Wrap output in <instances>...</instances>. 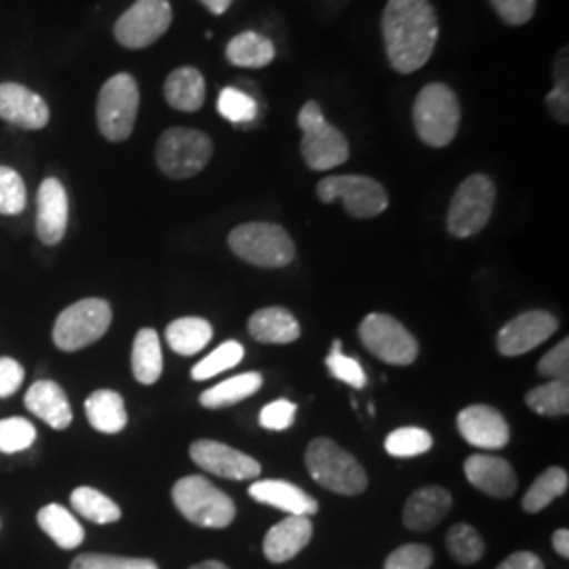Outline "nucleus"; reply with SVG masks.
I'll return each instance as SVG.
<instances>
[{"instance_id":"1","label":"nucleus","mask_w":569,"mask_h":569,"mask_svg":"<svg viewBox=\"0 0 569 569\" xmlns=\"http://www.w3.org/2000/svg\"><path fill=\"white\" fill-rule=\"evenodd\" d=\"M382 34L390 66L411 74L430 60L439 39V20L428 0H388Z\"/></svg>"},{"instance_id":"2","label":"nucleus","mask_w":569,"mask_h":569,"mask_svg":"<svg viewBox=\"0 0 569 569\" xmlns=\"http://www.w3.org/2000/svg\"><path fill=\"white\" fill-rule=\"evenodd\" d=\"M306 467L310 477L333 493L359 496L367 489L366 468L331 439H315L306 449Z\"/></svg>"},{"instance_id":"3","label":"nucleus","mask_w":569,"mask_h":569,"mask_svg":"<svg viewBox=\"0 0 569 569\" xmlns=\"http://www.w3.org/2000/svg\"><path fill=\"white\" fill-rule=\"evenodd\" d=\"M171 498L176 509L197 528L224 529L237 517L232 498L201 475L180 479L171 489Z\"/></svg>"},{"instance_id":"4","label":"nucleus","mask_w":569,"mask_h":569,"mask_svg":"<svg viewBox=\"0 0 569 569\" xmlns=\"http://www.w3.org/2000/svg\"><path fill=\"white\" fill-rule=\"evenodd\" d=\"M413 127L430 148L453 142L460 127V102L453 89L443 82L427 84L413 103Z\"/></svg>"},{"instance_id":"5","label":"nucleus","mask_w":569,"mask_h":569,"mask_svg":"<svg viewBox=\"0 0 569 569\" xmlns=\"http://www.w3.org/2000/svg\"><path fill=\"white\" fill-rule=\"evenodd\" d=\"M228 244L237 258L260 268H283L296 258V244L287 230L266 222L237 226L228 234Z\"/></svg>"},{"instance_id":"6","label":"nucleus","mask_w":569,"mask_h":569,"mask_svg":"<svg viewBox=\"0 0 569 569\" xmlns=\"http://www.w3.org/2000/svg\"><path fill=\"white\" fill-rule=\"evenodd\" d=\"M211 138L188 127L167 129L157 143V164L171 180L194 178L211 161Z\"/></svg>"},{"instance_id":"7","label":"nucleus","mask_w":569,"mask_h":569,"mask_svg":"<svg viewBox=\"0 0 569 569\" xmlns=\"http://www.w3.org/2000/svg\"><path fill=\"white\" fill-rule=\"evenodd\" d=\"M298 124L302 129V157L310 169L329 171L348 161V142L342 131L327 121L319 103L306 102L298 114Z\"/></svg>"},{"instance_id":"8","label":"nucleus","mask_w":569,"mask_h":569,"mask_svg":"<svg viewBox=\"0 0 569 569\" xmlns=\"http://www.w3.org/2000/svg\"><path fill=\"white\" fill-rule=\"evenodd\" d=\"M140 87L131 74H114L103 82L98 98V127L110 142H124L136 127Z\"/></svg>"},{"instance_id":"9","label":"nucleus","mask_w":569,"mask_h":569,"mask_svg":"<svg viewBox=\"0 0 569 569\" xmlns=\"http://www.w3.org/2000/svg\"><path fill=\"white\" fill-rule=\"evenodd\" d=\"M112 323V310L106 300L87 298L68 306L53 327V342L63 352H77L96 345Z\"/></svg>"},{"instance_id":"10","label":"nucleus","mask_w":569,"mask_h":569,"mask_svg":"<svg viewBox=\"0 0 569 569\" xmlns=\"http://www.w3.org/2000/svg\"><path fill=\"white\" fill-rule=\"evenodd\" d=\"M496 203V188L488 176H470L456 190L448 211V230L458 239H468L488 226Z\"/></svg>"},{"instance_id":"11","label":"nucleus","mask_w":569,"mask_h":569,"mask_svg":"<svg viewBox=\"0 0 569 569\" xmlns=\"http://www.w3.org/2000/svg\"><path fill=\"white\" fill-rule=\"evenodd\" d=\"M317 194L323 203L342 201L352 218H376L385 213L388 194L385 186L366 176H329L317 186Z\"/></svg>"},{"instance_id":"12","label":"nucleus","mask_w":569,"mask_h":569,"mask_svg":"<svg viewBox=\"0 0 569 569\" xmlns=\"http://www.w3.org/2000/svg\"><path fill=\"white\" fill-rule=\"evenodd\" d=\"M359 338L367 350L388 366H411L418 359L420 346L397 319L373 312L359 326Z\"/></svg>"},{"instance_id":"13","label":"nucleus","mask_w":569,"mask_h":569,"mask_svg":"<svg viewBox=\"0 0 569 569\" xmlns=\"http://www.w3.org/2000/svg\"><path fill=\"white\" fill-rule=\"evenodd\" d=\"M171 21L169 0H136L114 23V37L124 49H146L163 37Z\"/></svg>"},{"instance_id":"14","label":"nucleus","mask_w":569,"mask_h":569,"mask_svg":"<svg viewBox=\"0 0 569 569\" xmlns=\"http://www.w3.org/2000/svg\"><path fill=\"white\" fill-rule=\"evenodd\" d=\"M190 458L197 467L203 468L207 472L232 481L256 479L262 472V467L256 458L213 439L194 441L190 446Z\"/></svg>"},{"instance_id":"15","label":"nucleus","mask_w":569,"mask_h":569,"mask_svg":"<svg viewBox=\"0 0 569 569\" xmlns=\"http://www.w3.org/2000/svg\"><path fill=\"white\" fill-rule=\"evenodd\" d=\"M559 329V321L547 310H529L509 321L498 333V350L505 357H519L545 345Z\"/></svg>"},{"instance_id":"16","label":"nucleus","mask_w":569,"mask_h":569,"mask_svg":"<svg viewBox=\"0 0 569 569\" xmlns=\"http://www.w3.org/2000/svg\"><path fill=\"white\" fill-rule=\"evenodd\" d=\"M458 430L468 446L479 449L507 448L510 439L509 422L489 406H468L458 413Z\"/></svg>"},{"instance_id":"17","label":"nucleus","mask_w":569,"mask_h":569,"mask_svg":"<svg viewBox=\"0 0 569 569\" xmlns=\"http://www.w3.org/2000/svg\"><path fill=\"white\" fill-rule=\"evenodd\" d=\"M49 106L39 93L30 91L20 82L0 84V119L21 129L37 131L49 122Z\"/></svg>"},{"instance_id":"18","label":"nucleus","mask_w":569,"mask_h":569,"mask_svg":"<svg viewBox=\"0 0 569 569\" xmlns=\"http://www.w3.org/2000/svg\"><path fill=\"white\" fill-rule=\"evenodd\" d=\"M468 483L493 498H510L517 491V475L505 458L475 453L465 462Z\"/></svg>"},{"instance_id":"19","label":"nucleus","mask_w":569,"mask_h":569,"mask_svg":"<svg viewBox=\"0 0 569 569\" xmlns=\"http://www.w3.org/2000/svg\"><path fill=\"white\" fill-rule=\"evenodd\" d=\"M68 228V194L60 180L47 178L39 188L37 234L44 244H58Z\"/></svg>"},{"instance_id":"20","label":"nucleus","mask_w":569,"mask_h":569,"mask_svg":"<svg viewBox=\"0 0 569 569\" xmlns=\"http://www.w3.org/2000/svg\"><path fill=\"white\" fill-rule=\"evenodd\" d=\"M312 538L310 517L289 515L281 523L268 529L264 538V555L270 563L291 561L308 547Z\"/></svg>"},{"instance_id":"21","label":"nucleus","mask_w":569,"mask_h":569,"mask_svg":"<svg viewBox=\"0 0 569 569\" xmlns=\"http://www.w3.org/2000/svg\"><path fill=\"white\" fill-rule=\"evenodd\" d=\"M249 496L262 505L283 510L287 515H296V517H312L319 512V502L312 496H308L305 489L289 481H279V479L256 481L249 488Z\"/></svg>"},{"instance_id":"22","label":"nucleus","mask_w":569,"mask_h":569,"mask_svg":"<svg viewBox=\"0 0 569 569\" xmlns=\"http://www.w3.org/2000/svg\"><path fill=\"white\" fill-rule=\"evenodd\" d=\"M453 500L448 489L439 486L418 489L409 496L403 510V526L411 531H428L437 528L451 509Z\"/></svg>"},{"instance_id":"23","label":"nucleus","mask_w":569,"mask_h":569,"mask_svg":"<svg viewBox=\"0 0 569 569\" xmlns=\"http://www.w3.org/2000/svg\"><path fill=\"white\" fill-rule=\"evenodd\" d=\"M23 403L28 411H32L37 418H41L44 425H49L56 430H63L72 425L70 401L60 385L53 380L34 382L26 392Z\"/></svg>"},{"instance_id":"24","label":"nucleus","mask_w":569,"mask_h":569,"mask_svg":"<svg viewBox=\"0 0 569 569\" xmlns=\"http://www.w3.org/2000/svg\"><path fill=\"white\" fill-rule=\"evenodd\" d=\"M249 333L262 345H291L300 338V323L281 306H268L251 315Z\"/></svg>"},{"instance_id":"25","label":"nucleus","mask_w":569,"mask_h":569,"mask_svg":"<svg viewBox=\"0 0 569 569\" xmlns=\"http://www.w3.org/2000/svg\"><path fill=\"white\" fill-rule=\"evenodd\" d=\"M164 100L180 112L201 110L204 103L203 74L192 66L173 70L164 81Z\"/></svg>"},{"instance_id":"26","label":"nucleus","mask_w":569,"mask_h":569,"mask_svg":"<svg viewBox=\"0 0 569 569\" xmlns=\"http://www.w3.org/2000/svg\"><path fill=\"white\" fill-rule=\"evenodd\" d=\"M84 413L89 425L106 435H117L127 427V409L117 390L102 388L91 392L84 401Z\"/></svg>"},{"instance_id":"27","label":"nucleus","mask_w":569,"mask_h":569,"mask_svg":"<svg viewBox=\"0 0 569 569\" xmlns=\"http://www.w3.org/2000/svg\"><path fill=\"white\" fill-rule=\"evenodd\" d=\"M131 367L133 376L140 385H157L163 373V350L159 333L150 327L140 329L133 340V352H131Z\"/></svg>"},{"instance_id":"28","label":"nucleus","mask_w":569,"mask_h":569,"mask_svg":"<svg viewBox=\"0 0 569 569\" xmlns=\"http://www.w3.org/2000/svg\"><path fill=\"white\" fill-rule=\"evenodd\" d=\"M277 58L274 42L258 32H241L226 47V60L239 68H266Z\"/></svg>"},{"instance_id":"29","label":"nucleus","mask_w":569,"mask_h":569,"mask_svg":"<svg viewBox=\"0 0 569 569\" xmlns=\"http://www.w3.org/2000/svg\"><path fill=\"white\" fill-rule=\"evenodd\" d=\"M42 531L60 547V549L72 550L81 547L84 540V529L77 521V517L61 505H47L39 510L37 517Z\"/></svg>"},{"instance_id":"30","label":"nucleus","mask_w":569,"mask_h":569,"mask_svg":"<svg viewBox=\"0 0 569 569\" xmlns=\"http://www.w3.org/2000/svg\"><path fill=\"white\" fill-rule=\"evenodd\" d=\"M164 336H167V342L173 352H178L182 357H192L211 342L213 329L204 319L183 317L167 327Z\"/></svg>"},{"instance_id":"31","label":"nucleus","mask_w":569,"mask_h":569,"mask_svg":"<svg viewBox=\"0 0 569 569\" xmlns=\"http://www.w3.org/2000/svg\"><path fill=\"white\" fill-rule=\"evenodd\" d=\"M260 388H262V376L256 371H247V373L224 380L218 387L204 390L199 401L207 409H222V407L234 406L247 397L256 395Z\"/></svg>"},{"instance_id":"32","label":"nucleus","mask_w":569,"mask_h":569,"mask_svg":"<svg viewBox=\"0 0 569 569\" xmlns=\"http://www.w3.org/2000/svg\"><path fill=\"white\" fill-rule=\"evenodd\" d=\"M70 505L81 517L98 526L117 523L121 519V509L114 500L93 488H77L70 496Z\"/></svg>"},{"instance_id":"33","label":"nucleus","mask_w":569,"mask_h":569,"mask_svg":"<svg viewBox=\"0 0 569 569\" xmlns=\"http://www.w3.org/2000/svg\"><path fill=\"white\" fill-rule=\"evenodd\" d=\"M569 477L563 468H547L528 489V493L523 496V510L526 512H540L547 509L550 502L559 496H563L568 491Z\"/></svg>"},{"instance_id":"34","label":"nucleus","mask_w":569,"mask_h":569,"mask_svg":"<svg viewBox=\"0 0 569 569\" xmlns=\"http://www.w3.org/2000/svg\"><path fill=\"white\" fill-rule=\"evenodd\" d=\"M526 403H528L531 411H536L540 416H568V380H550V382L542 385V387L529 390Z\"/></svg>"},{"instance_id":"35","label":"nucleus","mask_w":569,"mask_h":569,"mask_svg":"<svg viewBox=\"0 0 569 569\" xmlns=\"http://www.w3.org/2000/svg\"><path fill=\"white\" fill-rule=\"evenodd\" d=\"M446 545H448L449 555L453 557V561H458L462 566L477 563L486 552V542H483L481 533L468 523H458L449 529Z\"/></svg>"},{"instance_id":"36","label":"nucleus","mask_w":569,"mask_h":569,"mask_svg":"<svg viewBox=\"0 0 569 569\" xmlns=\"http://www.w3.org/2000/svg\"><path fill=\"white\" fill-rule=\"evenodd\" d=\"M244 348L243 345L230 340L222 346H218L209 357H204L203 361H199L197 366L192 367V380L203 382L209 380L222 371H228L232 367L239 366L243 361Z\"/></svg>"},{"instance_id":"37","label":"nucleus","mask_w":569,"mask_h":569,"mask_svg":"<svg viewBox=\"0 0 569 569\" xmlns=\"http://www.w3.org/2000/svg\"><path fill=\"white\" fill-rule=\"evenodd\" d=\"M385 448L395 458H416L432 448V437L425 428H397L388 435Z\"/></svg>"},{"instance_id":"38","label":"nucleus","mask_w":569,"mask_h":569,"mask_svg":"<svg viewBox=\"0 0 569 569\" xmlns=\"http://www.w3.org/2000/svg\"><path fill=\"white\" fill-rule=\"evenodd\" d=\"M218 110L224 117L226 121L234 122V124H243V122H251L258 117V103L247 96L241 89L237 87H226L220 93L218 100Z\"/></svg>"},{"instance_id":"39","label":"nucleus","mask_w":569,"mask_h":569,"mask_svg":"<svg viewBox=\"0 0 569 569\" xmlns=\"http://www.w3.org/2000/svg\"><path fill=\"white\" fill-rule=\"evenodd\" d=\"M26 183L11 167L0 164V216H20L26 209Z\"/></svg>"},{"instance_id":"40","label":"nucleus","mask_w":569,"mask_h":569,"mask_svg":"<svg viewBox=\"0 0 569 569\" xmlns=\"http://www.w3.org/2000/svg\"><path fill=\"white\" fill-rule=\"evenodd\" d=\"M326 366L333 378H338L340 382H345L348 387L363 388L367 385L366 371L361 363L352 357H346L342 352V342L336 340L331 350H329V357L326 359Z\"/></svg>"},{"instance_id":"41","label":"nucleus","mask_w":569,"mask_h":569,"mask_svg":"<svg viewBox=\"0 0 569 569\" xmlns=\"http://www.w3.org/2000/svg\"><path fill=\"white\" fill-rule=\"evenodd\" d=\"M37 441V428L26 418L0 420V451L18 453Z\"/></svg>"},{"instance_id":"42","label":"nucleus","mask_w":569,"mask_h":569,"mask_svg":"<svg viewBox=\"0 0 569 569\" xmlns=\"http://www.w3.org/2000/svg\"><path fill=\"white\" fill-rule=\"evenodd\" d=\"M70 569H159V566L152 559H142V557L84 552L72 561Z\"/></svg>"},{"instance_id":"43","label":"nucleus","mask_w":569,"mask_h":569,"mask_svg":"<svg viewBox=\"0 0 569 569\" xmlns=\"http://www.w3.org/2000/svg\"><path fill=\"white\" fill-rule=\"evenodd\" d=\"M557 84L555 89L547 96V108L550 114L555 117V121L561 124H568L569 121V91H568V51H563V63L559 60L557 70Z\"/></svg>"},{"instance_id":"44","label":"nucleus","mask_w":569,"mask_h":569,"mask_svg":"<svg viewBox=\"0 0 569 569\" xmlns=\"http://www.w3.org/2000/svg\"><path fill=\"white\" fill-rule=\"evenodd\" d=\"M432 566V550L425 545H403L388 555L385 569H428Z\"/></svg>"},{"instance_id":"45","label":"nucleus","mask_w":569,"mask_h":569,"mask_svg":"<svg viewBox=\"0 0 569 569\" xmlns=\"http://www.w3.org/2000/svg\"><path fill=\"white\" fill-rule=\"evenodd\" d=\"M540 376L550 378V380H568L569 373V342L563 340L561 345L555 346L549 350L540 363H538Z\"/></svg>"},{"instance_id":"46","label":"nucleus","mask_w":569,"mask_h":569,"mask_svg":"<svg viewBox=\"0 0 569 569\" xmlns=\"http://www.w3.org/2000/svg\"><path fill=\"white\" fill-rule=\"evenodd\" d=\"M489 2L509 26H523L536 13V0H489Z\"/></svg>"},{"instance_id":"47","label":"nucleus","mask_w":569,"mask_h":569,"mask_svg":"<svg viewBox=\"0 0 569 569\" xmlns=\"http://www.w3.org/2000/svg\"><path fill=\"white\" fill-rule=\"evenodd\" d=\"M296 409L298 406L287 401V399H279L274 403H268L260 413V425L268 428V430H284L291 427L296 420Z\"/></svg>"},{"instance_id":"48","label":"nucleus","mask_w":569,"mask_h":569,"mask_svg":"<svg viewBox=\"0 0 569 569\" xmlns=\"http://www.w3.org/2000/svg\"><path fill=\"white\" fill-rule=\"evenodd\" d=\"M23 376L26 371L16 359L0 357V399L11 397L21 387Z\"/></svg>"},{"instance_id":"49","label":"nucleus","mask_w":569,"mask_h":569,"mask_svg":"<svg viewBox=\"0 0 569 569\" xmlns=\"http://www.w3.org/2000/svg\"><path fill=\"white\" fill-rule=\"evenodd\" d=\"M498 569H547L545 568V561L536 555V552H528V550H521V552H512L509 555Z\"/></svg>"},{"instance_id":"50","label":"nucleus","mask_w":569,"mask_h":569,"mask_svg":"<svg viewBox=\"0 0 569 569\" xmlns=\"http://www.w3.org/2000/svg\"><path fill=\"white\" fill-rule=\"evenodd\" d=\"M552 549L557 555H561L563 559L569 557V531L568 529H557L552 533Z\"/></svg>"},{"instance_id":"51","label":"nucleus","mask_w":569,"mask_h":569,"mask_svg":"<svg viewBox=\"0 0 569 569\" xmlns=\"http://www.w3.org/2000/svg\"><path fill=\"white\" fill-rule=\"evenodd\" d=\"M201 2L213 16H222L228 11V7L232 4V0H201Z\"/></svg>"},{"instance_id":"52","label":"nucleus","mask_w":569,"mask_h":569,"mask_svg":"<svg viewBox=\"0 0 569 569\" xmlns=\"http://www.w3.org/2000/svg\"><path fill=\"white\" fill-rule=\"evenodd\" d=\"M190 569H230L228 566H224L222 561H213V559H209V561H203V563H197V566H192Z\"/></svg>"}]
</instances>
